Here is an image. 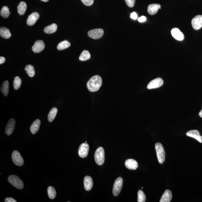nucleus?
I'll return each instance as SVG.
<instances>
[{
    "label": "nucleus",
    "instance_id": "obj_33",
    "mask_svg": "<svg viewBox=\"0 0 202 202\" xmlns=\"http://www.w3.org/2000/svg\"><path fill=\"white\" fill-rule=\"evenodd\" d=\"M125 1L128 7L132 8L134 6L136 0H125Z\"/></svg>",
    "mask_w": 202,
    "mask_h": 202
},
{
    "label": "nucleus",
    "instance_id": "obj_8",
    "mask_svg": "<svg viewBox=\"0 0 202 202\" xmlns=\"http://www.w3.org/2000/svg\"><path fill=\"white\" fill-rule=\"evenodd\" d=\"M163 80L160 77H158L149 82L147 86V88L153 89L159 88L163 85Z\"/></svg>",
    "mask_w": 202,
    "mask_h": 202
},
{
    "label": "nucleus",
    "instance_id": "obj_10",
    "mask_svg": "<svg viewBox=\"0 0 202 202\" xmlns=\"http://www.w3.org/2000/svg\"><path fill=\"white\" fill-rule=\"evenodd\" d=\"M193 28L196 30H199L202 27V15H198L192 19L191 21Z\"/></svg>",
    "mask_w": 202,
    "mask_h": 202
},
{
    "label": "nucleus",
    "instance_id": "obj_35",
    "mask_svg": "<svg viewBox=\"0 0 202 202\" xmlns=\"http://www.w3.org/2000/svg\"><path fill=\"white\" fill-rule=\"evenodd\" d=\"M5 202H17V201L12 198L9 197L7 198L5 200Z\"/></svg>",
    "mask_w": 202,
    "mask_h": 202
},
{
    "label": "nucleus",
    "instance_id": "obj_16",
    "mask_svg": "<svg viewBox=\"0 0 202 202\" xmlns=\"http://www.w3.org/2000/svg\"><path fill=\"white\" fill-rule=\"evenodd\" d=\"M187 136L195 139L199 142L202 143V136H200V133L197 130H192L187 132Z\"/></svg>",
    "mask_w": 202,
    "mask_h": 202
},
{
    "label": "nucleus",
    "instance_id": "obj_14",
    "mask_svg": "<svg viewBox=\"0 0 202 202\" xmlns=\"http://www.w3.org/2000/svg\"><path fill=\"white\" fill-rule=\"evenodd\" d=\"M15 121L14 119L11 118L8 121L5 129V133L9 136L12 134L15 127Z\"/></svg>",
    "mask_w": 202,
    "mask_h": 202
},
{
    "label": "nucleus",
    "instance_id": "obj_9",
    "mask_svg": "<svg viewBox=\"0 0 202 202\" xmlns=\"http://www.w3.org/2000/svg\"><path fill=\"white\" fill-rule=\"evenodd\" d=\"M89 150V145L87 143H83L80 145L78 150V154L80 157L85 158L87 157Z\"/></svg>",
    "mask_w": 202,
    "mask_h": 202
},
{
    "label": "nucleus",
    "instance_id": "obj_29",
    "mask_svg": "<svg viewBox=\"0 0 202 202\" xmlns=\"http://www.w3.org/2000/svg\"><path fill=\"white\" fill-rule=\"evenodd\" d=\"M22 83V80L19 77H16L13 81V87L15 90H17L20 88Z\"/></svg>",
    "mask_w": 202,
    "mask_h": 202
},
{
    "label": "nucleus",
    "instance_id": "obj_17",
    "mask_svg": "<svg viewBox=\"0 0 202 202\" xmlns=\"http://www.w3.org/2000/svg\"><path fill=\"white\" fill-rule=\"evenodd\" d=\"M85 189L87 191H90L93 186V182L91 177L86 176L83 180Z\"/></svg>",
    "mask_w": 202,
    "mask_h": 202
},
{
    "label": "nucleus",
    "instance_id": "obj_11",
    "mask_svg": "<svg viewBox=\"0 0 202 202\" xmlns=\"http://www.w3.org/2000/svg\"><path fill=\"white\" fill-rule=\"evenodd\" d=\"M45 43L42 40L36 41L32 46V49L35 53H39L44 49Z\"/></svg>",
    "mask_w": 202,
    "mask_h": 202
},
{
    "label": "nucleus",
    "instance_id": "obj_30",
    "mask_svg": "<svg viewBox=\"0 0 202 202\" xmlns=\"http://www.w3.org/2000/svg\"><path fill=\"white\" fill-rule=\"evenodd\" d=\"M48 197L51 199L55 198L56 196V192L53 187L50 186L47 189Z\"/></svg>",
    "mask_w": 202,
    "mask_h": 202
},
{
    "label": "nucleus",
    "instance_id": "obj_3",
    "mask_svg": "<svg viewBox=\"0 0 202 202\" xmlns=\"http://www.w3.org/2000/svg\"><path fill=\"white\" fill-rule=\"evenodd\" d=\"M94 159L96 163L98 165H103L105 161L104 149L102 147H100L97 149L94 154Z\"/></svg>",
    "mask_w": 202,
    "mask_h": 202
},
{
    "label": "nucleus",
    "instance_id": "obj_19",
    "mask_svg": "<svg viewBox=\"0 0 202 202\" xmlns=\"http://www.w3.org/2000/svg\"><path fill=\"white\" fill-rule=\"evenodd\" d=\"M172 192L169 190H165L159 202H170L172 200Z\"/></svg>",
    "mask_w": 202,
    "mask_h": 202
},
{
    "label": "nucleus",
    "instance_id": "obj_7",
    "mask_svg": "<svg viewBox=\"0 0 202 202\" xmlns=\"http://www.w3.org/2000/svg\"><path fill=\"white\" fill-rule=\"evenodd\" d=\"M104 30L102 29H96L89 31L88 35L91 38L94 39L100 38L103 36Z\"/></svg>",
    "mask_w": 202,
    "mask_h": 202
},
{
    "label": "nucleus",
    "instance_id": "obj_38",
    "mask_svg": "<svg viewBox=\"0 0 202 202\" xmlns=\"http://www.w3.org/2000/svg\"><path fill=\"white\" fill-rule=\"evenodd\" d=\"M5 61V58L4 57L1 56L0 57V64L4 63Z\"/></svg>",
    "mask_w": 202,
    "mask_h": 202
},
{
    "label": "nucleus",
    "instance_id": "obj_28",
    "mask_svg": "<svg viewBox=\"0 0 202 202\" xmlns=\"http://www.w3.org/2000/svg\"><path fill=\"white\" fill-rule=\"evenodd\" d=\"M91 55L90 52L87 50H84L82 52L79 57V60L81 61H85L90 59Z\"/></svg>",
    "mask_w": 202,
    "mask_h": 202
},
{
    "label": "nucleus",
    "instance_id": "obj_13",
    "mask_svg": "<svg viewBox=\"0 0 202 202\" xmlns=\"http://www.w3.org/2000/svg\"><path fill=\"white\" fill-rule=\"evenodd\" d=\"M39 18V14L38 13L35 12L32 13L29 16L27 20L28 25L32 26L36 23Z\"/></svg>",
    "mask_w": 202,
    "mask_h": 202
},
{
    "label": "nucleus",
    "instance_id": "obj_6",
    "mask_svg": "<svg viewBox=\"0 0 202 202\" xmlns=\"http://www.w3.org/2000/svg\"><path fill=\"white\" fill-rule=\"evenodd\" d=\"M12 159L15 164L17 166H21L24 164V160L19 152L14 150L12 154Z\"/></svg>",
    "mask_w": 202,
    "mask_h": 202
},
{
    "label": "nucleus",
    "instance_id": "obj_26",
    "mask_svg": "<svg viewBox=\"0 0 202 202\" xmlns=\"http://www.w3.org/2000/svg\"><path fill=\"white\" fill-rule=\"evenodd\" d=\"M71 45V43L69 42L67 40H65L63 41L58 43V46H57V48L58 50H63L67 49V48L69 47Z\"/></svg>",
    "mask_w": 202,
    "mask_h": 202
},
{
    "label": "nucleus",
    "instance_id": "obj_23",
    "mask_svg": "<svg viewBox=\"0 0 202 202\" xmlns=\"http://www.w3.org/2000/svg\"><path fill=\"white\" fill-rule=\"evenodd\" d=\"M9 91V83L8 80H5L2 83L1 87V91L4 96H8Z\"/></svg>",
    "mask_w": 202,
    "mask_h": 202
},
{
    "label": "nucleus",
    "instance_id": "obj_21",
    "mask_svg": "<svg viewBox=\"0 0 202 202\" xmlns=\"http://www.w3.org/2000/svg\"><path fill=\"white\" fill-rule=\"evenodd\" d=\"M0 35L1 37L5 39L10 38L11 36L9 29L5 27H1L0 29Z\"/></svg>",
    "mask_w": 202,
    "mask_h": 202
},
{
    "label": "nucleus",
    "instance_id": "obj_25",
    "mask_svg": "<svg viewBox=\"0 0 202 202\" xmlns=\"http://www.w3.org/2000/svg\"><path fill=\"white\" fill-rule=\"evenodd\" d=\"M58 112V109L56 108H52L49 113L48 119L49 122H52L55 119Z\"/></svg>",
    "mask_w": 202,
    "mask_h": 202
},
{
    "label": "nucleus",
    "instance_id": "obj_31",
    "mask_svg": "<svg viewBox=\"0 0 202 202\" xmlns=\"http://www.w3.org/2000/svg\"><path fill=\"white\" fill-rule=\"evenodd\" d=\"M11 14L8 7L4 6L2 9L1 11V15L4 18H7Z\"/></svg>",
    "mask_w": 202,
    "mask_h": 202
},
{
    "label": "nucleus",
    "instance_id": "obj_34",
    "mask_svg": "<svg viewBox=\"0 0 202 202\" xmlns=\"http://www.w3.org/2000/svg\"><path fill=\"white\" fill-rule=\"evenodd\" d=\"M81 1L84 5L87 6H91L94 3V0H81Z\"/></svg>",
    "mask_w": 202,
    "mask_h": 202
},
{
    "label": "nucleus",
    "instance_id": "obj_37",
    "mask_svg": "<svg viewBox=\"0 0 202 202\" xmlns=\"http://www.w3.org/2000/svg\"><path fill=\"white\" fill-rule=\"evenodd\" d=\"M146 18L144 16H142L138 19V21L140 23L144 22L146 21Z\"/></svg>",
    "mask_w": 202,
    "mask_h": 202
},
{
    "label": "nucleus",
    "instance_id": "obj_39",
    "mask_svg": "<svg viewBox=\"0 0 202 202\" xmlns=\"http://www.w3.org/2000/svg\"><path fill=\"white\" fill-rule=\"evenodd\" d=\"M199 116H200L202 118V109L200 113H199Z\"/></svg>",
    "mask_w": 202,
    "mask_h": 202
},
{
    "label": "nucleus",
    "instance_id": "obj_2",
    "mask_svg": "<svg viewBox=\"0 0 202 202\" xmlns=\"http://www.w3.org/2000/svg\"><path fill=\"white\" fill-rule=\"evenodd\" d=\"M156 156L159 163L162 164L165 160V152L162 145L160 143H157L155 144Z\"/></svg>",
    "mask_w": 202,
    "mask_h": 202
},
{
    "label": "nucleus",
    "instance_id": "obj_24",
    "mask_svg": "<svg viewBox=\"0 0 202 202\" xmlns=\"http://www.w3.org/2000/svg\"><path fill=\"white\" fill-rule=\"evenodd\" d=\"M27 5L25 2H21L20 3L17 7V11L20 15H23L25 13L27 9Z\"/></svg>",
    "mask_w": 202,
    "mask_h": 202
},
{
    "label": "nucleus",
    "instance_id": "obj_36",
    "mask_svg": "<svg viewBox=\"0 0 202 202\" xmlns=\"http://www.w3.org/2000/svg\"><path fill=\"white\" fill-rule=\"evenodd\" d=\"M130 17L133 19L136 20L137 18V13L135 12H133L130 14Z\"/></svg>",
    "mask_w": 202,
    "mask_h": 202
},
{
    "label": "nucleus",
    "instance_id": "obj_40",
    "mask_svg": "<svg viewBox=\"0 0 202 202\" xmlns=\"http://www.w3.org/2000/svg\"><path fill=\"white\" fill-rule=\"evenodd\" d=\"M41 1H43V2H48V1H49V0H41Z\"/></svg>",
    "mask_w": 202,
    "mask_h": 202
},
{
    "label": "nucleus",
    "instance_id": "obj_20",
    "mask_svg": "<svg viewBox=\"0 0 202 202\" xmlns=\"http://www.w3.org/2000/svg\"><path fill=\"white\" fill-rule=\"evenodd\" d=\"M41 125L40 119H37L32 123L30 127L31 132L33 134H36L39 130Z\"/></svg>",
    "mask_w": 202,
    "mask_h": 202
},
{
    "label": "nucleus",
    "instance_id": "obj_15",
    "mask_svg": "<svg viewBox=\"0 0 202 202\" xmlns=\"http://www.w3.org/2000/svg\"><path fill=\"white\" fill-rule=\"evenodd\" d=\"M125 167L130 170H136L138 167V164L135 160L133 159H127L125 162Z\"/></svg>",
    "mask_w": 202,
    "mask_h": 202
},
{
    "label": "nucleus",
    "instance_id": "obj_1",
    "mask_svg": "<svg viewBox=\"0 0 202 202\" xmlns=\"http://www.w3.org/2000/svg\"><path fill=\"white\" fill-rule=\"evenodd\" d=\"M102 83V77L99 75H95L91 77L87 82V86L90 91L96 92L99 90Z\"/></svg>",
    "mask_w": 202,
    "mask_h": 202
},
{
    "label": "nucleus",
    "instance_id": "obj_27",
    "mask_svg": "<svg viewBox=\"0 0 202 202\" xmlns=\"http://www.w3.org/2000/svg\"><path fill=\"white\" fill-rule=\"evenodd\" d=\"M24 70L30 77H33L35 74L34 67L31 64H28L26 66Z\"/></svg>",
    "mask_w": 202,
    "mask_h": 202
},
{
    "label": "nucleus",
    "instance_id": "obj_41",
    "mask_svg": "<svg viewBox=\"0 0 202 202\" xmlns=\"http://www.w3.org/2000/svg\"><path fill=\"white\" fill-rule=\"evenodd\" d=\"M85 143H87V141H86Z\"/></svg>",
    "mask_w": 202,
    "mask_h": 202
},
{
    "label": "nucleus",
    "instance_id": "obj_12",
    "mask_svg": "<svg viewBox=\"0 0 202 202\" xmlns=\"http://www.w3.org/2000/svg\"><path fill=\"white\" fill-rule=\"evenodd\" d=\"M171 34L174 38L179 41H182L184 39V35L179 29L175 28L171 30Z\"/></svg>",
    "mask_w": 202,
    "mask_h": 202
},
{
    "label": "nucleus",
    "instance_id": "obj_5",
    "mask_svg": "<svg viewBox=\"0 0 202 202\" xmlns=\"http://www.w3.org/2000/svg\"><path fill=\"white\" fill-rule=\"evenodd\" d=\"M123 185V179L119 177L116 179L113 188V194L114 196H117L120 193Z\"/></svg>",
    "mask_w": 202,
    "mask_h": 202
},
{
    "label": "nucleus",
    "instance_id": "obj_4",
    "mask_svg": "<svg viewBox=\"0 0 202 202\" xmlns=\"http://www.w3.org/2000/svg\"><path fill=\"white\" fill-rule=\"evenodd\" d=\"M8 181L10 184L19 189H21L24 187L22 181L15 175H10L8 178Z\"/></svg>",
    "mask_w": 202,
    "mask_h": 202
},
{
    "label": "nucleus",
    "instance_id": "obj_18",
    "mask_svg": "<svg viewBox=\"0 0 202 202\" xmlns=\"http://www.w3.org/2000/svg\"><path fill=\"white\" fill-rule=\"evenodd\" d=\"M161 9V5L159 4H151L148 6L147 8L148 13L150 15H153L158 12Z\"/></svg>",
    "mask_w": 202,
    "mask_h": 202
},
{
    "label": "nucleus",
    "instance_id": "obj_22",
    "mask_svg": "<svg viewBox=\"0 0 202 202\" xmlns=\"http://www.w3.org/2000/svg\"><path fill=\"white\" fill-rule=\"evenodd\" d=\"M57 29H58L57 25L55 23H53L45 27L44 29V31L47 34H52L56 32Z\"/></svg>",
    "mask_w": 202,
    "mask_h": 202
},
{
    "label": "nucleus",
    "instance_id": "obj_32",
    "mask_svg": "<svg viewBox=\"0 0 202 202\" xmlns=\"http://www.w3.org/2000/svg\"><path fill=\"white\" fill-rule=\"evenodd\" d=\"M146 197L145 195L141 190H139L138 192V198L137 202H144L146 201Z\"/></svg>",
    "mask_w": 202,
    "mask_h": 202
}]
</instances>
